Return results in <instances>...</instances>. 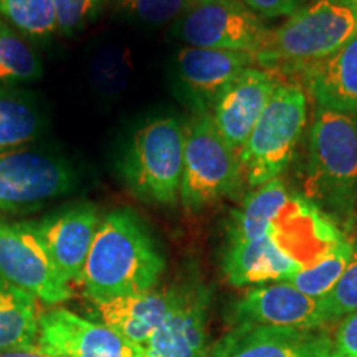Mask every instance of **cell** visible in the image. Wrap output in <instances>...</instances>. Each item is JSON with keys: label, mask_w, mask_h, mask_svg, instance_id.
<instances>
[{"label": "cell", "mask_w": 357, "mask_h": 357, "mask_svg": "<svg viewBox=\"0 0 357 357\" xmlns=\"http://www.w3.org/2000/svg\"><path fill=\"white\" fill-rule=\"evenodd\" d=\"M208 300L200 283L174 288L171 310L144 346L146 357H207Z\"/></svg>", "instance_id": "obj_13"}, {"label": "cell", "mask_w": 357, "mask_h": 357, "mask_svg": "<svg viewBox=\"0 0 357 357\" xmlns=\"http://www.w3.org/2000/svg\"><path fill=\"white\" fill-rule=\"evenodd\" d=\"M250 10L266 19L289 17L300 10L305 0H242Z\"/></svg>", "instance_id": "obj_32"}, {"label": "cell", "mask_w": 357, "mask_h": 357, "mask_svg": "<svg viewBox=\"0 0 357 357\" xmlns=\"http://www.w3.org/2000/svg\"><path fill=\"white\" fill-rule=\"evenodd\" d=\"M356 33L354 0H314L270 30L255 61L265 68L300 71L333 55Z\"/></svg>", "instance_id": "obj_2"}, {"label": "cell", "mask_w": 357, "mask_h": 357, "mask_svg": "<svg viewBox=\"0 0 357 357\" xmlns=\"http://www.w3.org/2000/svg\"><path fill=\"white\" fill-rule=\"evenodd\" d=\"M0 278L47 305L73 296L35 223L0 222Z\"/></svg>", "instance_id": "obj_9"}, {"label": "cell", "mask_w": 357, "mask_h": 357, "mask_svg": "<svg viewBox=\"0 0 357 357\" xmlns=\"http://www.w3.org/2000/svg\"><path fill=\"white\" fill-rule=\"evenodd\" d=\"M184 126L174 116L147 121L134 134L123 160V178L142 202L171 205L181 194Z\"/></svg>", "instance_id": "obj_5"}, {"label": "cell", "mask_w": 357, "mask_h": 357, "mask_svg": "<svg viewBox=\"0 0 357 357\" xmlns=\"http://www.w3.org/2000/svg\"><path fill=\"white\" fill-rule=\"evenodd\" d=\"M316 106L357 114V33L333 55L298 71Z\"/></svg>", "instance_id": "obj_19"}, {"label": "cell", "mask_w": 357, "mask_h": 357, "mask_svg": "<svg viewBox=\"0 0 357 357\" xmlns=\"http://www.w3.org/2000/svg\"><path fill=\"white\" fill-rule=\"evenodd\" d=\"M278 86V78L271 71L248 66L212 105L211 118L217 131L236 153L245 146Z\"/></svg>", "instance_id": "obj_11"}, {"label": "cell", "mask_w": 357, "mask_h": 357, "mask_svg": "<svg viewBox=\"0 0 357 357\" xmlns=\"http://www.w3.org/2000/svg\"><path fill=\"white\" fill-rule=\"evenodd\" d=\"M37 300L0 278V349L37 344Z\"/></svg>", "instance_id": "obj_22"}, {"label": "cell", "mask_w": 357, "mask_h": 357, "mask_svg": "<svg viewBox=\"0 0 357 357\" xmlns=\"http://www.w3.org/2000/svg\"><path fill=\"white\" fill-rule=\"evenodd\" d=\"M43 124L42 113L29 96L0 88V154L32 142Z\"/></svg>", "instance_id": "obj_23"}, {"label": "cell", "mask_w": 357, "mask_h": 357, "mask_svg": "<svg viewBox=\"0 0 357 357\" xmlns=\"http://www.w3.org/2000/svg\"><path fill=\"white\" fill-rule=\"evenodd\" d=\"M307 119V100L296 84H281L268 101L252 134L238 151L243 181L250 187L281 178L291 162Z\"/></svg>", "instance_id": "obj_4"}, {"label": "cell", "mask_w": 357, "mask_h": 357, "mask_svg": "<svg viewBox=\"0 0 357 357\" xmlns=\"http://www.w3.org/2000/svg\"><path fill=\"white\" fill-rule=\"evenodd\" d=\"M236 324L319 329L329 323L321 298L301 293L288 281L248 289L234 307Z\"/></svg>", "instance_id": "obj_12"}, {"label": "cell", "mask_w": 357, "mask_h": 357, "mask_svg": "<svg viewBox=\"0 0 357 357\" xmlns=\"http://www.w3.org/2000/svg\"><path fill=\"white\" fill-rule=\"evenodd\" d=\"M289 192L281 178L257 187L234 212L229 227V242H245L270 235L271 225L283 211Z\"/></svg>", "instance_id": "obj_21"}, {"label": "cell", "mask_w": 357, "mask_h": 357, "mask_svg": "<svg viewBox=\"0 0 357 357\" xmlns=\"http://www.w3.org/2000/svg\"><path fill=\"white\" fill-rule=\"evenodd\" d=\"M37 341L53 357H146L142 346L65 307L40 316Z\"/></svg>", "instance_id": "obj_10"}, {"label": "cell", "mask_w": 357, "mask_h": 357, "mask_svg": "<svg viewBox=\"0 0 357 357\" xmlns=\"http://www.w3.org/2000/svg\"><path fill=\"white\" fill-rule=\"evenodd\" d=\"M0 357H53L50 352H47L42 346H22L12 347V349H0Z\"/></svg>", "instance_id": "obj_33"}, {"label": "cell", "mask_w": 357, "mask_h": 357, "mask_svg": "<svg viewBox=\"0 0 357 357\" xmlns=\"http://www.w3.org/2000/svg\"><path fill=\"white\" fill-rule=\"evenodd\" d=\"M333 357H337V356H334V354H333Z\"/></svg>", "instance_id": "obj_34"}, {"label": "cell", "mask_w": 357, "mask_h": 357, "mask_svg": "<svg viewBox=\"0 0 357 357\" xmlns=\"http://www.w3.org/2000/svg\"><path fill=\"white\" fill-rule=\"evenodd\" d=\"M270 29L242 0H194L176 20L174 35L187 47L260 52Z\"/></svg>", "instance_id": "obj_8"}, {"label": "cell", "mask_w": 357, "mask_h": 357, "mask_svg": "<svg viewBox=\"0 0 357 357\" xmlns=\"http://www.w3.org/2000/svg\"><path fill=\"white\" fill-rule=\"evenodd\" d=\"M354 2H356V3H357V0H354Z\"/></svg>", "instance_id": "obj_35"}, {"label": "cell", "mask_w": 357, "mask_h": 357, "mask_svg": "<svg viewBox=\"0 0 357 357\" xmlns=\"http://www.w3.org/2000/svg\"><path fill=\"white\" fill-rule=\"evenodd\" d=\"M352 257V242L342 236L339 242L318 258L311 266L303 268L288 280L289 284L312 298H324L344 273Z\"/></svg>", "instance_id": "obj_25"}, {"label": "cell", "mask_w": 357, "mask_h": 357, "mask_svg": "<svg viewBox=\"0 0 357 357\" xmlns=\"http://www.w3.org/2000/svg\"><path fill=\"white\" fill-rule=\"evenodd\" d=\"M207 357H333V341L321 328L236 324Z\"/></svg>", "instance_id": "obj_14"}, {"label": "cell", "mask_w": 357, "mask_h": 357, "mask_svg": "<svg viewBox=\"0 0 357 357\" xmlns=\"http://www.w3.org/2000/svg\"><path fill=\"white\" fill-rule=\"evenodd\" d=\"M301 266L288 255L271 235L245 242H229L223 257V273L231 287L288 281Z\"/></svg>", "instance_id": "obj_18"}, {"label": "cell", "mask_w": 357, "mask_h": 357, "mask_svg": "<svg viewBox=\"0 0 357 357\" xmlns=\"http://www.w3.org/2000/svg\"><path fill=\"white\" fill-rule=\"evenodd\" d=\"M333 354L337 357H357V311L347 314L339 324L333 339Z\"/></svg>", "instance_id": "obj_31"}, {"label": "cell", "mask_w": 357, "mask_h": 357, "mask_svg": "<svg viewBox=\"0 0 357 357\" xmlns=\"http://www.w3.org/2000/svg\"><path fill=\"white\" fill-rule=\"evenodd\" d=\"M102 0H53L58 30L71 33L82 29L100 12Z\"/></svg>", "instance_id": "obj_30"}, {"label": "cell", "mask_w": 357, "mask_h": 357, "mask_svg": "<svg viewBox=\"0 0 357 357\" xmlns=\"http://www.w3.org/2000/svg\"><path fill=\"white\" fill-rule=\"evenodd\" d=\"M321 303L328 321L346 318L347 314L357 311V238L352 242V257L344 273L341 275L336 287L321 298Z\"/></svg>", "instance_id": "obj_28"}, {"label": "cell", "mask_w": 357, "mask_h": 357, "mask_svg": "<svg viewBox=\"0 0 357 357\" xmlns=\"http://www.w3.org/2000/svg\"><path fill=\"white\" fill-rule=\"evenodd\" d=\"M270 235L301 270L311 266L342 238L341 231L318 205L300 195H289L287 205L271 225Z\"/></svg>", "instance_id": "obj_17"}, {"label": "cell", "mask_w": 357, "mask_h": 357, "mask_svg": "<svg viewBox=\"0 0 357 357\" xmlns=\"http://www.w3.org/2000/svg\"><path fill=\"white\" fill-rule=\"evenodd\" d=\"M243 181L238 153L217 131L211 113L197 111L184 128V169L178 197L199 212L235 194Z\"/></svg>", "instance_id": "obj_6"}, {"label": "cell", "mask_w": 357, "mask_h": 357, "mask_svg": "<svg viewBox=\"0 0 357 357\" xmlns=\"http://www.w3.org/2000/svg\"><path fill=\"white\" fill-rule=\"evenodd\" d=\"M100 222L95 205L75 204L35 223L66 283L82 284L84 265Z\"/></svg>", "instance_id": "obj_15"}, {"label": "cell", "mask_w": 357, "mask_h": 357, "mask_svg": "<svg viewBox=\"0 0 357 357\" xmlns=\"http://www.w3.org/2000/svg\"><path fill=\"white\" fill-rule=\"evenodd\" d=\"M307 189L337 215L357 204V114L316 106L307 139Z\"/></svg>", "instance_id": "obj_3"}, {"label": "cell", "mask_w": 357, "mask_h": 357, "mask_svg": "<svg viewBox=\"0 0 357 357\" xmlns=\"http://www.w3.org/2000/svg\"><path fill=\"white\" fill-rule=\"evenodd\" d=\"M164 268L166 260L139 217L113 211L98 227L82 287L93 303L146 293L155 288Z\"/></svg>", "instance_id": "obj_1"}, {"label": "cell", "mask_w": 357, "mask_h": 357, "mask_svg": "<svg viewBox=\"0 0 357 357\" xmlns=\"http://www.w3.org/2000/svg\"><path fill=\"white\" fill-rule=\"evenodd\" d=\"M118 7L146 25H166L176 22L194 0H116Z\"/></svg>", "instance_id": "obj_29"}, {"label": "cell", "mask_w": 357, "mask_h": 357, "mask_svg": "<svg viewBox=\"0 0 357 357\" xmlns=\"http://www.w3.org/2000/svg\"><path fill=\"white\" fill-rule=\"evenodd\" d=\"M131 75V58L121 48H105L91 61L89 77L101 95H118Z\"/></svg>", "instance_id": "obj_27"}, {"label": "cell", "mask_w": 357, "mask_h": 357, "mask_svg": "<svg viewBox=\"0 0 357 357\" xmlns=\"http://www.w3.org/2000/svg\"><path fill=\"white\" fill-rule=\"evenodd\" d=\"M0 19L37 38L58 30L53 0H0Z\"/></svg>", "instance_id": "obj_26"}, {"label": "cell", "mask_w": 357, "mask_h": 357, "mask_svg": "<svg viewBox=\"0 0 357 357\" xmlns=\"http://www.w3.org/2000/svg\"><path fill=\"white\" fill-rule=\"evenodd\" d=\"M42 73L43 65L37 52L15 26L0 19V83H30Z\"/></svg>", "instance_id": "obj_24"}, {"label": "cell", "mask_w": 357, "mask_h": 357, "mask_svg": "<svg viewBox=\"0 0 357 357\" xmlns=\"http://www.w3.org/2000/svg\"><path fill=\"white\" fill-rule=\"evenodd\" d=\"M174 288L166 291L128 294L95 303L100 323L108 326L129 342L144 347L171 310Z\"/></svg>", "instance_id": "obj_20"}, {"label": "cell", "mask_w": 357, "mask_h": 357, "mask_svg": "<svg viewBox=\"0 0 357 357\" xmlns=\"http://www.w3.org/2000/svg\"><path fill=\"white\" fill-rule=\"evenodd\" d=\"M255 61L248 52L185 47L176 56L177 78L197 111L211 113L218 95Z\"/></svg>", "instance_id": "obj_16"}, {"label": "cell", "mask_w": 357, "mask_h": 357, "mask_svg": "<svg viewBox=\"0 0 357 357\" xmlns=\"http://www.w3.org/2000/svg\"><path fill=\"white\" fill-rule=\"evenodd\" d=\"M75 185L77 174L60 155L25 147L0 154V215L38 211Z\"/></svg>", "instance_id": "obj_7"}]
</instances>
